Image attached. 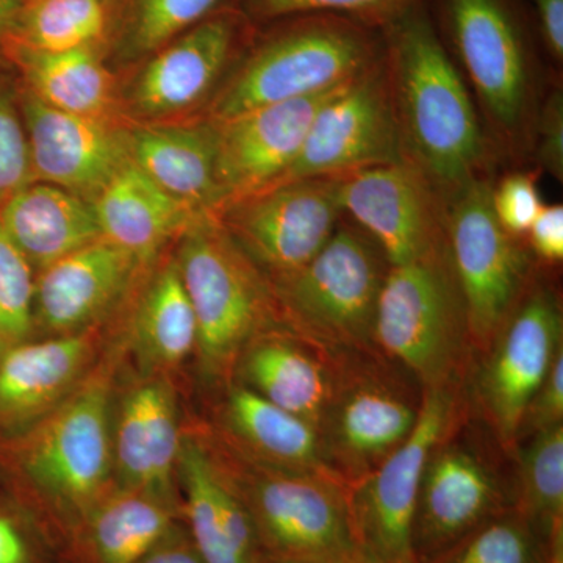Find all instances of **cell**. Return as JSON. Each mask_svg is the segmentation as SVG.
<instances>
[{"label":"cell","instance_id":"obj_1","mask_svg":"<svg viewBox=\"0 0 563 563\" xmlns=\"http://www.w3.org/2000/svg\"><path fill=\"white\" fill-rule=\"evenodd\" d=\"M122 350L99 358L77 390L27 431L0 440V488L49 537H70L114 488L111 417Z\"/></svg>","mask_w":563,"mask_h":563},{"label":"cell","instance_id":"obj_2","mask_svg":"<svg viewBox=\"0 0 563 563\" xmlns=\"http://www.w3.org/2000/svg\"><path fill=\"white\" fill-rule=\"evenodd\" d=\"M387 69L404 155L448 198L476 179L487 152L468 88L420 13L395 20Z\"/></svg>","mask_w":563,"mask_h":563},{"label":"cell","instance_id":"obj_3","mask_svg":"<svg viewBox=\"0 0 563 563\" xmlns=\"http://www.w3.org/2000/svg\"><path fill=\"white\" fill-rule=\"evenodd\" d=\"M268 559L354 563L362 554L350 487L332 474L272 468L213 444Z\"/></svg>","mask_w":563,"mask_h":563},{"label":"cell","instance_id":"obj_4","mask_svg":"<svg viewBox=\"0 0 563 563\" xmlns=\"http://www.w3.org/2000/svg\"><path fill=\"white\" fill-rule=\"evenodd\" d=\"M176 263L198 324L202 372L221 379L252 339L274 328L272 285L214 217L181 233Z\"/></svg>","mask_w":563,"mask_h":563},{"label":"cell","instance_id":"obj_5","mask_svg":"<svg viewBox=\"0 0 563 563\" xmlns=\"http://www.w3.org/2000/svg\"><path fill=\"white\" fill-rule=\"evenodd\" d=\"M385 266L369 236L339 224L312 261L269 282L277 314L322 350H369Z\"/></svg>","mask_w":563,"mask_h":563},{"label":"cell","instance_id":"obj_6","mask_svg":"<svg viewBox=\"0 0 563 563\" xmlns=\"http://www.w3.org/2000/svg\"><path fill=\"white\" fill-rule=\"evenodd\" d=\"M368 33L346 18L313 14L250 55L211 106V121L342 87L373 68Z\"/></svg>","mask_w":563,"mask_h":563},{"label":"cell","instance_id":"obj_7","mask_svg":"<svg viewBox=\"0 0 563 563\" xmlns=\"http://www.w3.org/2000/svg\"><path fill=\"white\" fill-rule=\"evenodd\" d=\"M468 335L448 243L406 265L388 266L377 299L374 344L426 388L448 387Z\"/></svg>","mask_w":563,"mask_h":563},{"label":"cell","instance_id":"obj_8","mask_svg":"<svg viewBox=\"0 0 563 563\" xmlns=\"http://www.w3.org/2000/svg\"><path fill=\"white\" fill-rule=\"evenodd\" d=\"M444 207V232L465 306L468 335L479 346L495 339L523 295L528 252L499 224L492 185L466 181Z\"/></svg>","mask_w":563,"mask_h":563},{"label":"cell","instance_id":"obj_9","mask_svg":"<svg viewBox=\"0 0 563 563\" xmlns=\"http://www.w3.org/2000/svg\"><path fill=\"white\" fill-rule=\"evenodd\" d=\"M455 399L448 387L426 388L420 415L406 442L369 476L350 488L355 533L383 563H417L413 525L422 474L453 426Z\"/></svg>","mask_w":563,"mask_h":563},{"label":"cell","instance_id":"obj_10","mask_svg":"<svg viewBox=\"0 0 563 563\" xmlns=\"http://www.w3.org/2000/svg\"><path fill=\"white\" fill-rule=\"evenodd\" d=\"M336 177L273 185L229 202L218 221L268 282L312 261L342 220Z\"/></svg>","mask_w":563,"mask_h":563},{"label":"cell","instance_id":"obj_11","mask_svg":"<svg viewBox=\"0 0 563 563\" xmlns=\"http://www.w3.org/2000/svg\"><path fill=\"white\" fill-rule=\"evenodd\" d=\"M399 161L407 158L387 63L379 60L321 107L298 157L274 185L342 177Z\"/></svg>","mask_w":563,"mask_h":563},{"label":"cell","instance_id":"obj_12","mask_svg":"<svg viewBox=\"0 0 563 563\" xmlns=\"http://www.w3.org/2000/svg\"><path fill=\"white\" fill-rule=\"evenodd\" d=\"M343 213L383 252L388 266L406 265L446 240L442 195L412 162L372 166L336 177Z\"/></svg>","mask_w":563,"mask_h":563},{"label":"cell","instance_id":"obj_13","mask_svg":"<svg viewBox=\"0 0 563 563\" xmlns=\"http://www.w3.org/2000/svg\"><path fill=\"white\" fill-rule=\"evenodd\" d=\"M420 407L390 379L336 365L331 402L318 429L325 465L354 487L406 442Z\"/></svg>","mask_w":563,"mask_h":563},{"label":"cell","instance_id":"obj_14","mask_svg":"<svg viewBox=\"0 0 563 563\" xmlns=\"http://www.w3.org/2000/svg\"><path fill=\"white\" fill-rule=\"evenodd\" d=\"M496 336L481 376V399L501 442L512 446L529 404L562 350V309L555 292L542 287L521 295Z\"/></svg>","mask_w":563,"mask_h":563},{"label":"cell","instance_id":"obj_15","mask_svg":"<svg viewBox=\"0 0 563 563\" xmlns=\"http://www.w3.org/2000/svg\"><path fill=\"white\" fill-rule=\"evenodd\" d=\"M463 68L490 120L506 135L525 128L531 76L517 25L503 0H448Z\"/></svg>","mask_w":563,"mask_h":563},{"label":"cell","instance_id":"obj_16","mask_svg":"<svg viewBox=\"0 0 563 563\" xmlns=\"http://www.w3.org/2000/svg\"><path fill=\"white\" fill-rule=\"evenodd\" d=\"M33 181L92 201L131 158V131L113 117L55 110L29 92L24 102Z\"/></svg>","mask_w":563,"mask_h":563},{"label":"cell","instance_id":"obj_17","mask_svg":"<svg viewBox=\"0 0 563 563\" xmlns=\"http://www.w3.org/2000/svg\"><path fill=\"white\" fill-rule=\"evenodd\" d=\"M346 85L213 121L224 207L276 184L298 157L318 111Z\"/></svg>","mask_w":563,"mask_h":563},{"label":"cell","instance_id":"obj_18","mask_svg":"<svg viewBox=\"0 0 563 563\" xmlns=\"http://www.w3.org/2000/svg\"><path fill=\"white\" fill-rule=\"evenodd\" d=\"M184 440L179 402L169 376L140 374L113 404L114 487L180 499L177 463Z\"/></svg>","mask_w":563,"mask_h":563},{"label":"cell","instance_id":"obj_19","mask_svg":"<svg viewBox=\"0 0 563 563\" xmlns=\"http://www.w3.org/2000/svg\"><path fill=\"white\" fill-rule=\"evenodd\" d=\"M181 520L203 563H266L257 529L213 444L184 433L177 463Z\"/></svg>","mask_w":563,"mask_h":563},{"label":"cell","instance_id":"obj_20","mask_svg":"<svg viewBox=\"0 0 563 563\" xmlns=\"http://www.w3.org/2000/svg\"><path fill=\"white\" fill-rule=\"evenodd\" d=\"M98 328L0 350V440L27 431L69 398L102 357Z\"/></svg>","mask_w":563,"mask_h":563},{"label":"cell","instance_id":"obj_21","mask_svg":"<svg viewBox=\"0 0 563 563\" xmlns=\"http://www.w3.org/2000/svg\"><path fill=\"white\" fill-rule=\"evenodd\" d=\"M506 512L490 468L457 444L440 443L424 474L413 525L417 563H431L470 533Z\"/></svg>","mask_w":563,"mask_h":563},{"label":"cell","instance_id":"obj_22","mask_svg":"<svg viewBox=\"0 0 563 563\" xmlns=\"http://www.w3.org/2000/svg\"><path fill=\"white\" fill-rule=\"evenodd\" d=\"M143 262L107 239L52 263L35 282V329L46 336L98 328L124 298Z\"/></svg>","mask_w":563,"mask_h":563},{"label":"cell","instance_id":"obj_23","mask_svg":"<svg viewBox=\"0 0 563 563\" xmlns=\"http://www.w3.org/2000/svg\"><path fill=\"white\" fill-rule=\"evenodd\" d=\"M233 41L232 20L207 18L154 52L133 85L132 103L136 113L161 120L202 101L228 65Z\"/></svg>","mask_w":563,"mask_h":563},{"label":"cell","instance_id":"obj_24","mask_svg":"<svg viewBox=\"0 0 563 563\" xmlns=\"http://www.w3.org/2000/svg\"><path fill=\"white\" fill-rule=\"evenodd\" d=\"M328 352L298 333L272 328L247 343L233 373L240 384L318 431L335 387L336 365Z\"/></svg>","mask_w":563,"mask_h":563},{"label":"cell","instance_id":"obj_25","mask_svg":"<svg viewBox=\"0 0 563 563\" xmlns=\"http://www.w3.org/2000/svg\"><path fill=\"white\" fill-rule=\"evenodd\" d=\"M133 165L201 217L218 218L224 196L217 176V124L144 125L131 131Z\"/></svg>","mask_w":563,"mask_h":563},{"label":"cell","instance_id":"obj_26","mask_svg":"<svg viewBox=\"0 0 563 563\" xmlns=\"http://www.w3.org/2000/svg\"><path fill=\"white\" fill-rule=\"evenodd\" d=\"M179 520L180 499L114 487L70 537L62 563H136Z\"/></svg>","mask_w":563,"mask_h":563},{"label":"cell","instance_id":"obj_27","mask_svg":"<svg viewBox=\"0 0 563 563\" xmlns=\"http://www.w3.org/2000/svg\"><path fill=\"white\" fill-rule=\"evenodd\" d=\"M0 225L36 273L102 239L91 201L44 181L3 203Z\"/></svg>","mask_w":563,"mask_h":563},{"label":"cell","instance_id":"obj_28","mask_svg":"<svg viewBox=\"0 0 563 563\" xmlns=\"http://www.w3.org/2000/svg\"><path fill=\"white\" fill-rule=\"evenodd\" d=\"M221 420L228 446L251 461L287 472L335 476L322 459L317 428L269 402L246 385H229Z\"/></svg>","mask_w":563,"mask_h":563},{"label":"cell","instance_id":"obj_29","mask_svg":"<svg viewBox=\"0 0 563 563\" xmlns=\"http://www.w3.org/2000/svg\"><path fill=\"white\" fill-rule=\"evenodd\" d=\"M91 202L103 239L132 252L143 263L195 222L209 218L163 191L132 162Z\"/></svg>","mask_w":563,"mask_h":563},{"label":"cell","instance_id":"obj_30","mask_svg":"<svg viewBox=\"0 0 563 563\" xmlns=\"http://www.w3.org/2000/svg\"><path fill=\"white\" fill-rule=\"evenodd\" d=\"M198 350V324L176 261L163 265L141 295L131 332L140 374L169 376Z\"/></svg>","mask_w":563,"mask_h":563},{"label":"cell","instance_id":"obj_31","mask_svg":"<svg viewBox=\"0 0 563 563\" xmlns=\"http://www.w3.org/2000/svg\"><path fill=\"white\" fill-rule=\"evenodd\" d=\"M22 69L31 95L52 109L85 117H113L114 79L92 47L40 52L24 47Z\"/></svg>","mask_w":563,"mask_h":563},{"label":"cell","instance_id":"obj_32","mask_svg":"<svg viewBox=\"0 0 563 563\" xmlns=\"http://www.w3.org/2000/svg\"><path fill=\"white\" fill-rule=\"evenodd\" d=\"M517 512L551 551L563 543V424L533 433L521 455Z\"/></svg>","mask_w":563,"mask_h":563},{"label":"cell","instance_id":"obj_33","mask_svg":"<svg viewBox=\"0 0 563 563\" xmlns=\"http://www.w3.org/2000/svg\"><path fill=\"white\" fill-rule=\"evenodd\" d=\"M20 18L27 49L65 52L95 46L109 9L107 0H31Z\"/></svg>","mask_w":563,"mask_h":563},{"label":"cell","instance_id":"obj_34","mask_svg":"<svg viewBox=\"0 0 563 563\" xmlns=\"http://www.w3.org/2000/svg\"><path fill=\"white\" fill-rule=\"evenodd\" d=\"M550 553L515 510L493 518L431 563H544Z\"/></svg>","mask_w":563,"mask_h":563},{"label":"cell","instance_id":"obj_35","mask_svg":"<svg viewBox=\"0 0 563 563\" xmlns=\"http://www.w3.org/2000/svg\"><path fill=\"white\" fill-rule=\"evenodd\" d=\"M220 0H133L124 35L125 54L161 51L181 33L201 24Z\"/></svg>","mask_w":563,"mask_h":563},{"label":"cell","instance_id":"obj_36","mask_svg":"<svg viewBox=\"0 0 563 563\" xmlns=\"http://www.w3.org/2000/svg\"><path fill=\"white\" fill-rule=\"evenodd\" d=\"M35 269L0 225V350L35 332Z\"/></svg>","mask_w":563,"mask_h":563},{"label":"cell","instance_id":"obj_37","mask_svg":"<svg viewBox=\"0 0 563 563\" xmlns=\"http://www.w3.org/2000/svg\"><path fill=\"white\" fill-rule=\"evenodd\" d=\"M0 563H62L49 537L9 496H0Z\"/></svg>","mask_w":563,"mask_h":563},{"label":"cell","instance_id":"obj_38","mask_svg":"<svg viewBox=\"0 0 563 563\" xmlns=\"http://www.w3.org/2000/svg\"><path fill=\"white\" fill-rule=\"evenodd\" d=\"M413 0H250L252 11L263 18L292 14H333L365 21H395Z\"/></svg>","mask_w":563,"mask_h":563},{"label":"cell","instance_id":"obj_39","mask_svg":"<svg viewBox=\"0 0 563 563\" xmlns=\"http://www.w3.org/2000/svg\"><path fill=\"white\" fill-rule=\"evenodd\" d=\"M32 181L31 150L24 122L10 96L0 90V209Z\"/></svg>","mask_w":563,"mask_h":563},{"label":"cell","instance_id":"obj_40","mask_svg":"<svg viewBox=\"0 0 563 563\" xmlns=\"http://www.w3.org/2000/svg\"><path fill=\"white\" fill-rule=\"evenodd\" d=\"M492 203L499 224L520 239L539 217L543 202L531 174L515 173L492 187Z\"/></svg>","mask_w":563,"mask_h":563},{"label":"cell","instance_id":"obj_41","mask_svg":"<svg viewBox=\"0 0 563 563\" xmlns=\"http://www.w3.org/2000/svg\"><path fill=\"white\" fill-rule=\"evenodd\" d=\"M563 418V350L555 355L542 387L526 410L520 433H537L562 424Z\"/></svg>","mask_w":563,"mask_h":563},{"label":"cell","instance_id":"obj_42","mask_svg":"<svg viewBox=\"0 0 563 563\" xmlns=\"http://www.w3.org/2000/svg\"><path fill=\"white\" fill-rule=\"evenodd\" d=\"M537 157L544 169L562 180L563 177V96L554 90L540 111L537 124Z\"/></svg>","mask_w":563,"mask_h":563},{"label":"cell","instance_id":"obj_43","mask_svg":"<svg viewBox=\"0 0 563 563\" xmlns=\"http://www.w3.org/2000/svg\"><path fill=\"white\" fill-rule=\"evenodd\" d=\"M526 235L540 258L562 262L563 258V207L561 203L543 206Z\"/></svg>","mask_w":563,"mask_h":563},{"label":"cell","instance_id":"obj_44","mask_svg":"<svg viewBox=\"0 0 563 563\" xmlns=\"http://www.w3.org/2000/svg\"><path fill=\"white\" fill-rule=\"evenodd\" d=\"M136 563H203V561L192 543L187 526L184 520H179L163 536L161 542Z\"/></svg>","mask_w":563,"mask_h":563},{"label":"cell","instance_id":"obj_45","mask_svg":"<svg viewBox=\"0 0 563 563\" xmlns=\"http://www.w3.org/2000/svg\"><path fill=\"white\" fill-rule=\"evenodd\" d=\"M540 31L554 60H563V0H533Z\"/></svg>","mask_w":563,"mask_h":563},{"label":"cell","instance_id":"obj_46","mask_svg":"<svg viewBox=\"0 0 563 563\" xmlns=\"http://www.w3.org/2000/svg\"><path fill=\"white\" fill-rule=\"evenodd\" d=\"M21 10V0H0V36L9 32L14 22L20 20Z\"/></svg>","mask_w":563,"mask_h":563},{"label":"cell","instance_id":"obj_47","mask_svg":"<svg viewBox=\"0 0 563 563\" xmlns=\"http://www.w3.org/2000/svg\"><path fill=\"white\" fill-rule=\"evenodd\" d=\"M544 563H563V543L558 544L551 550L550 555H548V561Z\"/></svg>","mask_w":563,"mask_h":563},{"label":"cell","instance_id":"obj_48","mask_svg":"<svg viewBox=\"0 0 563 563\" xmlns=\"http://www.w3.org/2000/svg\"><path fill=\"white\" fill-rule=\"evenodd\" d=\"M354 563H383L379 559L374 558L373 554H369L368 551L363 550L362 554L358 555L357 561Z\"/></svg>","mask_w":563,"mask_h":563},{"label":"cell","instance_id":"obj_49","mask_svg":"<svg viewBox=\"0 0 563 563\" xmlns=\"http://www.w3.org/2000/svg\"><path fill=\"white\" fill-rule=\"evenodd\" d=\"M266 563H306V562H296V561H284V559H268Z\"/></svg>","mask_w":563,"mask_h":563}]
</instances>
